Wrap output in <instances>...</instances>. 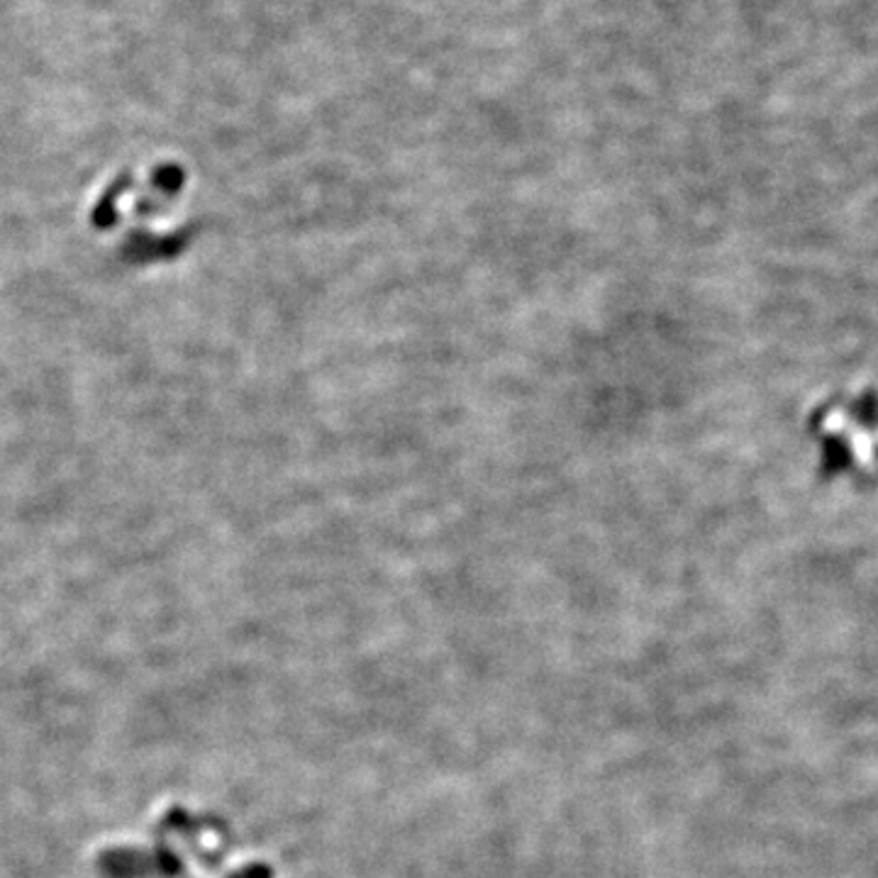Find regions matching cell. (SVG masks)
<instances>
[{
    "label": "cell",
    "mask_w": 878,
    "mask_h": 878,
    "mask_svg": "<svg viewBox=\"0 0 878 878\" xmlns=\"http://www.w3.org/2000/svg\"><path fill=\"white\" fill-rule=\"evenodd\" d=\"M822 469L857 481H878V391L840 396L813 422Z\"/></svg>",
    "instance_id": "6da1fadb"
}]
</instances>
